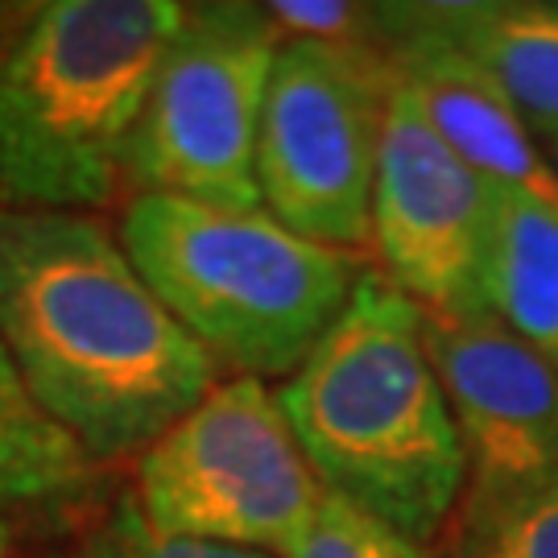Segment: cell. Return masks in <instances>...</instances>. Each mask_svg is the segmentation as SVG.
Segmentation results:
<instances>
[{"label":"cell","mask_w":558,"mask_h":558,"mask_svg":"<svg viewBox=\"0 0 558 558\" xmlns=\"http://www.w3.org/2000/svg\"><path fill=\"white\" fill-rule=\"evenodd\" d=\"M389 83L385 46L281 41L257 141L260 207L274 220L352 257L373 244Z\"/></svg>","instance_id":"52a82bcc"},{"label":"cell","mask_w":558,"mask_h":558,"mask_svg":"<svg viewBox=\"0 0 558 558\" xmlns=\"http://www.w3.org/2000/svg\"><path fill=\"white\" fill-rule=\"evenodd\" d=\"M422 343L451 405L468 484L558 476V373L493 311L430 315Z\"/></svg>","instance_id":"9c48e42d"},{"label":"cell","mask_w":558,"mask_h":558,"mask_svg":"<svg viewBox=\"0 0 558 558\" xmlns=\"http://www.w3.org/2000/svg\"><path fill=\"white\" fill-rule=\"evenodd\" d=\"M278 401L327 493L435 546L463 497L468 459L422 343V306L364 274Z\"/></svg>","instance_id":"7a4b0ae2"},{"label":"cell","mask_w":558,"mask_h":558,"mask_svg":"<svg viewBox=\"0 0 558 558\" xmlns=\"http://www.w3.org/2000/svg\"><path fill=\"white\" fill-rule=\"evenodd\" d=\"M92 480L96 463L41 414L0 343V513L71 505Z\"/></svg>","instance_id":"4fadbf2b"},{"label":"cell","mask_w":558,"mask_h":558,"mask_svg":"<svg viewBox=\"0 0 558 558\" xmlns=\"http://www.w3.org/2000/svg\"><path fill=\"white\" fill-rule=\"evenodd\" d=\"M281 38L327 41V46H380L373 4L348 0H274L265 4Z\"/></svg>","instance_id":"e0dca14e"},{"label":"cell","mask_w":558,"mask_h":558,"mask_svg":"<svg viewBox=\"0 0 558 558\" xmlns=\"http://www.w3.org/2000/svg\"><path fill=\"white\" fill-rule=\"evenodd\" d=\"M29 13H34V4H0V54L17 38V29L29 21Z\"/></svg>","instance_id":"ac0fdd59"},{"label":"cell","mask_w":558,"mask_h":558,"mask_svg":"<svg viewBox=\"0 0 558 558\" xmlns=\"http://www.w3.org/2000/svg\"><path fill=\"white\" fill-rule=\"evenodd\" d=\"M80 558H278L265 550H244V546H220V542L170 538L158 534L141 518L137 500L120 497L108 518L87 534Z\"/></svg>","instance_id":"2e32d148"},{"label":"cell","mask_w":558,"mask_h":558,"mask_svg":"<svg viewBox=\"0 0 558 558\" xmlns=\"http://www.w3.org/2000/svg\"><path fill=\"white\" fill-rule=\"evenodd\" d=\"M133 500L158 534L286 558L319 513L323 484L278 389L228 377L141 451Z\"/></svg>","instance_id":"5b68a950"},{"label":"cell","mask_w":558,"mask_h":558,"mask_svg":"<svg viewBox=\"0 0 558 558\" xmlns=\"http://www.w3.org/2000/svg\"><path fill=\"white\" fill-rule=\"evenodd\" d=\"M493 228L497 186L459 158L393 80L373 191L377 274L430 315L488 311Z\"/></svg>","instance_id":"ba28073f"},{"label":"cell","mask_w":558,"mask_h":558,"mask_svg":"<svg viewBox=\"0 0 558 558\" xmlns=\"http://www.w3.org/2000/svg\"><path fill=\"white\" fill-rule=\"evenodd\" d=\"M555 9H558V0H555Z\"/></svg>","instance_id":"44dd1931"},{"label":"cell","mask_w":558,"mask_h":558,"mask_svg":"<svg viewBox=\"0 0 558 558\" xmlns=\"http://www.w3.org/2000/svg\"><path fill=\"white\" fill-rule=\"evenodd\" d=\"M484 299L558 373V203L497 191Z\"/></svg>","instance_id":"7c38bea8"},{"label":"cell","mask_w":558,"mask_h":558,"mask_svg":"<svg viewBox=\"0 0 558 558\" xmlns=\"http://www.w3.org/2000/svg\"><path fill=\"white\" fill-rule=\"evenodd\" d=\"M0 343L96 468L149 451L220 385L120 236L83 211L0 207Z\"/></svg>","instance_id":"6da1fadb"},{"label":"cell","mask_w":558,"mask_h":558,"mask_svg":"<svg viewBox=\"0 0 558 558\" xmlns=\"http://www.w3.org/2000/svg\"><path fill=\"white\" fill-rule=\"evenodd\" d=\"M393 80L418 100L422 117L459 158L497 191L558 203V179L530 120L513 100L451 46L422 34H377Z\"/></svg>","instance_id":"30bf717a"},{"label":"cell","mask_w":558,"mask_h":558,"mask_svg":"<svg viewBox=\"0 0 558 558\" xmlns=\"http://www.w3.org/2000/svg\"><path fill=\"white\" fill-rule=\"evenodd\" d=\"M377 34H422L476 62L530 124H558L555 0L373 4Z\"/></svg>","instance_id":"8fae6325"},{"label":"cell","mask_w":558,"mask_h":558,"mask_svg":"<svg viewBox=\"0 0 558 558\" xmlns=\"http://www.w3.org/2000/svg\"><path fill=\"white\" fill-rule=\"evenodd\" d=\"M186 4L46 0L0 54V207L92 211L120 191Z\"/></svg>","instance_id":"3957f363"},{"label":"cell","mask_w":558,"mask_h":558,"mask_svg":"<svg viewBox=\"0 0 558 558\" xmlns=\"http://www.w3.org/2000/svg\"><path fill=\"white\" fill-rule=\"evenodd\" d=\"M17 555V542H13V525L4 521V513H0V558H13Z\"/></svg>","instance_id":"ffe728a7"},{"label":"cell","mask_w":558,"mask_h":558,"mask_svg":"<svg viewBox=\"0 0 558 558\" xmlns=\"http://www.w3.org/2000/svg\"><path fill=\"white\" fill-rule=\"evenodd\" d=\"M430 558H558V476L463 484Z\"/></svg>","instance_id":"5bb4252c"},{"label":"cell","mask_w":558,"mask_h":558,"mask_svg":"<svg viewBox=\"0 0 558 558\" xmlns=\"http://www.w3.org/2000/svg\"><path fill=\"white\" fill-rule=\"evenodd\" d=\"M117 236L174 323L232 377H290L368 274L360 257L290 232L265 207L133 195Z\"/></svg>","instance_id":"277c9868"},{"label":"cell","mask_w":558,"mask_h":558,"mask_svg":"<svg viewBox=\"0 0 558 558\" xmlns=\"http://www.w3.org/2000/svg\"><path fill=\"white\" fill-rule=\"evenodd\" d=\"M281 41L265 4H186L129 145L124 182L137 195L260 207V112Z\"/></svg>","instance_id":"8992f818"},{"label":"cell","mask_w":558,"mask_h":558,"mask_svg":"<svg viewBox=\"0 0 558 558\" xmlns=\"http://www.w3.org/2000/svg\"><path fill=\"white\" fill-rule=\"evenodd\" d=\"M286 558H430V550L405 538L389 521L323 488L319 513Z\"/></svg>","instance_id":"9a60e30c"},{"label":"cell","mask_w":558,"mask_h":558,"mask_svg":"<svg viewBox=\"0 0 558 558\" xmlns=\"http://www.w3.org/2000/svg\"><path fill=\"white\" fill-rule=\"evenodd\" d=\"M530 129H534L542 154H546V161H550V170H555L558 179V124H530Z\"/></svg>","instance_id":"d6986e66"}]
</instances>
